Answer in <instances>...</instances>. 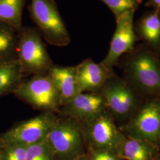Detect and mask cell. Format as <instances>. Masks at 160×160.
<instances>
[{
    "label": "cell",
    "mask_w": 160,
    "mask_h": 160,
    "mask_svg": "<svg viewBox=\"0 0 160 160\" xmlns=\"http://www.w3.org/2000/svg\"><path fill=\"white\" fill-rule=\"evenodd\" d=\"M118 65L123 78L145 99L160 97V56L143 43L123 55Z\"/></svg>",
    "instance_id": "obj_1"
},
{
    "label": "cell",
    "mask_w": 160,
    "mask_h": 160,
    "mask_svg": "<svg viewBox=\"0 0 160 160\" xmlns=\"http://www.w3.org/2000/svg\"><path fill=\"white\" fill-rule=\"evenodd\" d=\"M46 138L53 160H74L86 154L80 122L59 114Z\"/></svg>",
    "instance_id": "obj_2"
},
{
    "label": "cell",
    "mask_w": 160,
    "mask_h": 160,
    "mask_svg": "<svg viewBox=\"0 0 160 160\" xmlns=\"http://www.w3.org/2000/svg\"><path fill=\"white\" fill-rule=\"evenodd\" d=\"M100 92L118 126L129 120L145 100L128 82L115 73L109 77Z\"/></svg>",
    "instance_id": "obj_3"
},
{
    "label": "cell",
    "mask_w": 160,
    "mask_h": 160,
    "mask_svg": "<svg viewBox=\"0 0 160 160\" xmlns=\"http://www.w3.org/2000/svg\"><path fill=\"white\" fill-rule=\"evenodd\" d=\"M42 38L36 27L23 26L18 32L17 59L24 77L47 74L53 65Z\"/></svg>",
    "instance_id": "obj_4"
},
{
    "label": "cell",
    "mask_w": 160,
    "mask_h": 160,
    "mask_svg": "<svg viewBox=\"0 0 160 160\" xmlns=\"http://www.w3.org/2000/svg\"><path fill=\"white\" fill-rule=\"evenodd\" d=\"M29 11L46 42L58 47L70 43V35L55 0H31Z\"/></svg>",
    "instance_id": "obj_5"
},
{
    "label": "cell",
    "mask_w": 160,
    "mask_h": 160,
    "mask_svg": "<svg viewBox=\"0 0 160 160\" xmlns=\"http://www.w3.org/2000/svg\"><path fill=\"white\" fill-rule=\"evenodd\" d=\"M80 123L86 151L110 149L118 154L126 137L119 129L108 110L91 120Z\"/></svg>",
    "instance_id": "obj_6"
},
{
    "label": "cell",
    "mask_w": 160,
    "mask_h": 160,
    "mask_svg": "<svg viewBox=\"0 0 160 160\" xmlns=\"http://www.w3.org/2000/svg\"><path fill=\"white\" fill-rule=\"evenodd\" d=\"M118 127L127 137L147 141L160 147V97L145 99L131 118Z\"/></svg>",
    "instance_id": "obj_7"
},
{
    "label": "cell",
    "mask_w": 160,
    "mask_h": 160,
    "mask_svg": "<svg viewBox=\"0 0 160 160\" xmlns=\"http://www.w3.org/2000/svg\"><path fill=\"white\" fill-rule=\"evenodd\" d=\"M16 97L42 112L59 114L61 98L54 82L48 75H36L14 92Z\"/></svg>",
    "instance_id": "obj_8"
},
{
    "label": "cell",
    "mask_w": 160,
    "mask_h": 160,
    "mask_svg": "<svg viewBox=\"0 0 160 160\" xmlns=\"http://www.w3.org/2000/svg\"><path fill=\"white\" fill-rule=\"evenodd\" d=\"M52 112L42 113L28 120L18 123L1 135L4 145H22L26 147L46 139L57 118Z\"/></svg>",
    "instance_id": "obj_9"
},
{
    "label": "cell",
    "mask_w": 160,
    "mask_h": 160,
    "mask_svg": "<svg viewBox=\"0 0 160 160\" xmlns=\"http://www.w3.org/2000/svg\"><path fill=\"white\" fill-rule=\"evenodd\" d=\"M135 12H126L116 20V28L110 42L109 51L100 62L113 71L121 57L131 51L139 41L134 31L133 17Z\"/></svg>",
    "instance_id": "obj_10"
},
{
    "label": "cell",
    "mask_w": 160,
    "mask_h": 160,
    "mask_svg": "<svg viewBox=\"0 0 160 160\" xmlns=\"http://www.w3.org/2000/svg\"><path fill=\"white\" fill-rule=\"evenodd\" d=\"M106 100L100 92H80L61 107L59 114L82 122L106 111Z\"/></svg>",
    "instance_id": "obj_11"
},
{
    "label": "cell",
    "mask_w": 160,
    "mask_h": 160,
    "mask_svg": "<svg viewBox=\"0 0 160 160\" xmlns=\"http://www.w3.org/2000/svg\"><path fill=\"white\" fill-rule=\"evenodd\" d=\"M76 77L81 92H100L114 71H111L101 63L87 58L75 66Z\"/></svg>",
    "instance_id": "obj_12"
},
{
    "label": "cell",
    "mask_w": 160,
    "mask_h": 160,
    "mask_svg": "<svg viewBox=\"0 0 160 160\" xmlns=\"http://www.w3.org/2000/svg\"><path fill=\"white\" fill-rule=\"evenodd\" d=\"M48 75L57 88L62 106L81 92L76 77L75 66L64 67L53 64Z\"/></svg>",
    "instance_id": "obj_13"
},
{
    "label": "cell",
    "mask_w": 160,
    "mask_h": 160,
    "mask_svg": "<svg viewBox=\"0 0 160 160\" xmlns=\"http://www.w3.org/2000/svg\"><path fill=\"white\" fill-rule=\"evenodd\" d=\"M139 40L160 56V12L152 10L145 13L134 24Z\"/></svg>",
    "instance_id": "obj_14"
},
{
    "label": "cell",
    "mask_w": 160,
    "mask_h": 160,
    "mask_svg": "<svg viewBox=\"0 0 160 160\" xmlns=\"http://www.w3.org/2000/svg\"><path fill=\"white\" fill-rule=\"evenodd\" d=\"M160 151L154 143L126 137L118 154L123 160H154Z\"/></svg>",
    "instance_id": "obj_15"
},
{
    "label": "cell",
    "mask_w": 160,
    "mask_h": 160,
    "mask_svg": "<svg viewBox=\"0 0 160 160\" xmlns=\"http://www.w3.org/2000/svg\"><path fill=\"white\" fill-rule=\"evenodd\" d=\"M24 75L17 59L0 61V97L16 92Z\"/></svg>",
    "instance_id": "obj_16"
},
{
    "label": "cell",
    "mask_w": 160,
    "mask_h": 160,
    "mask_svg": "<svg viewBox=\"0 0 160 160\" xmlns=\"http://www.w3.org/2000/svg\"><path fill=\"white\" fill-rule=\"evenodd\" d=\"M18 32L12 26L0 22V61L17 59Z\"/></svg>",
    "instance_id": "obj_17"
},
{
    "label": "cell",
    "mask_w": 160,
    "mask_h": 160,
    "mask_svg": "<svg viewBox=\"0 0 160 160\" xmlns=\"http://www.w3.org/2000/svg\"><path fill=\"white\" fill-rule=\"evenodd\" d=\"M27 0H0V22L20 30L22 26L23 8Z\"/></svg>",
    "instance_id": "obj_18"
},
{
    "label": "cell",
    "mask_w": 160,
    "mask_h": 160,
    "mask_svg": "<svg viewBox=\"0 0 160 160\" xmlns=\"http://www.w3.org/2000/svg\"><path fill=\"white\" fill-rule=\"evenodd\" d=\"M109 7L113 12L116 20L126 12L137 10L142 0H98Z\"/></svg>",
    "instance_id": "obj_19"
},
{
    "label": "cell",
    "mask_w": 160,
    "mask_h": 160,
    "mask_svg": "<svg viewBox=\"0 0 160 160\" xmlns=\"http://www.w3.org/2000/svg\"><path fill=\"white\" fill-rule=\"evenodd\" d=\"M26 160H53L51 151L45 140L28 147Z\"/></svg>",
    "instance_id": "obj_20"
},
{
    "label": "cell",
    "mask_w": 160,
    "mask_h": 160,
    "mask_svg": "<svg viewBox=\"0 0 160 160\" xmlns=\"http://www.w3.org/2000/svg\"><path fill=\"white\" fill-rule=\"evenodd\" d=\"M27 148L22 145H5L2 160H26Z\"/></svg>",
    "instance_id": "obj_21"
},
{
    "label": "cell",
    "mask_w": 160,
    "mask_h": 160,
    "mask_svg": "<svg viewBox=\"0 0 160 160\" xmlns=\"http://www.w3.org/2000/svg\"><path fill=\"white\" fill-rule=\"evenodd\" d=\"M89 160H123L116 152L110 149L87 151Z\"/></svg>",
    "instance_id": "obj_22"
},
{
    "label": "cell",
    "mask_w": 160,
    "mask_h": 160,
    "mask_svg": "<svg viewBox=\"0 0 160 160\" xmlns=\"http://www.w3.org/2000/svg\"><path fill=\"white\" fill-rule=\"evenodd\" d=\"M145 6L152 7L153 10L160 12V0H148Z\"/></svg>",
    "instance_id": "obj_23"
},
{
    "label": "cell",
    "mask_w": 160,
    "mask_h": 160,
    "mask_svg": "<svg viewBox=\"0 0 160 160\" xmlns=\"http://www.w3.org/2000/svg\"><path fill=\"white\" fill-rule=\"evenodd\" d=\"M4 143L2 141L1 138L0 137V160H2V151L4 147Z\"/></svg>",
    "instance_id": "obj_24"
},
{
    "label": "cell",
    "mask_w": 160,
    "mask_h": 160,
    "mask_svg": "<svg viewBox=\"0 0 160 160\" xmlns=\"http://www.w3.org/2000/svg\"><path fill=\"white\" fill-rule=\"evenodd\" d=\"M74 160H89V158H88V157L86 153V154L83 155L81 156L80 157L77 158V159Z\"/></svg>",
    "instance_id": "obj_25"
},
{
    "label": "cell",
    "mask_w": 160,
    "mask_h": 160,
    "mask_svg": "<svg viewBox=\"0 0 160 160\" xmlns=\"http://www.w3.org/2000/svg\"><path fill=\"white\" fill-rule=\"evenodd\" d=\"M154 160H160V152H158V154L157 155V157H155Z\"/></svg>",
    "instance_id": "obj_26"
}]
</instances>
